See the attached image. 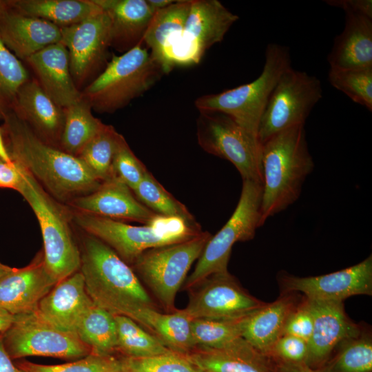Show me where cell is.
I'll list each match as a JSON object with an SVG mask.
<instances>
[{"instance_id":"6da1fadb","label":"cell","mask_w":372,"mask_h":372,"mask_svg":"<svg viewBox=\"0 0 372 372\" xmlns=\"http://www.w3.org/2000/svg\"><path fill=\"white\" fill-rule=\"evenodd\" d=\"M2 118L3 136L12 161L54 199L70 202L94 192L102 183L79 157L42 141L14 112Z\"/></svg>"},{"instance_id":"7a4b0ae2","label":"cell","mask_w":372,"mask_h":372,"mask_svg":"<svg viewBox=\"0 0 372 372\" xmlns=\"http://www.w3.org/2000/svg\"><path fill=\"white\" fill-rule=\"evenodd\" d=\"M81 259L87 293L96 306L132 320L143 309H158L134 269L101 240L87 234Z\"/></svg>"},{"instance_id":"3957f363","label":"cell","mask_w":372,"mask_h":372,"mask_svg":"<svg viewBox=\"0 0 372 372\" xmlns=\"http://www.w3.org/2000/svg\"><path fill=\"white\" fill-rule=\"evenodd\" d=\"M261 166L260 226L298 199L314 168L304 125L284 130L262 143Z\"/></svg>"},{"instance_id":"277c9868","label":"cell","mask_w":372,"mask_h":372,"mask_svg":"<svg viewBox=\"0 0 372 372\" xmlns=\"http://www.w3.org/2000/svg\"><path fill=\"white\" fill-rule=\"evenodd\" d=\"M72 218L87 234L111 247L127 264H132L148 249L183 242L203 231L196 221L158 214L151 223L141 226L81 212L74 214Z\"/></svg>"},{"instance_id":"5b68a950","label":"cell","mask_w":372,"mask_h":372,"mask_svg":"<svg viewBox=\"0 0 372 372\" xmlns=\"http://www.w3.org/2000/svg\"><path fill=\"white\" fill-rule=\"evenodd\" d=\"M143 43L112 54L102 72L81 92L99 113H113L149 90L165 74Z\"/></svg>"},{"instance_id":"8992f818","label":"cell","mask_w":372,"mask_h":372,"mask_svg":"<svg viewBox=\"0 0 372 372\" xmlns=\"http://www.w3.org/2000/svg\"><path fill=\"white\" fill-rule=\"evenodd\" d=\"M291 63L287 47L269 43L258 77L218 94L201 96L195 101V105L200 112H217L227 115L258 140V126L269 96L282 74L291 67Z\"/></svg>"},{"instance_id":"52a82bcc","label":"cell","mask_w":372,"mask_h":372,"mask_svg":"<svg viewBox=\"0 0 372 372\" xmlns=\"http://www.w3.org/2000/svg\"><path fill=\"white\" fill-rule=\"evenodd\" d=\"M23 170V180L17 192L37 218L45 266L57 282L80 270L81 250L74 241L68 212L30 173Z\"/></svg>"},{"instance_id":"ba28073f","label":"cell","mask_w":372,"mask_h":372,"mask_svg":"<svg viewBox=\"0 0 372 372\" xmlns=\"http://www.w3.org/2000/svg\"><path fill=\"white\" fill-rule=\"evenodd\" d=\"M262 194V184L242 180L240 199L234 213L207 242L194 271L183 285L184 289L189 290L211 274L227 271L233 245L253 239L256 229L260 227Z\"/></svg>"},{"instance_id":"9c48e42d","label":"cell","mask_w":372,"mask_h":372,"mask_svg":"<svg viewBox=\"0 0 372 372\" xmlns=\"http://www.w3.org/2000/svg\"><path fill=\"white\" fill-rule=\"evenodd\" d=\"M211 236L202 231L189 240L148 249L132 263L135 273L168 313L176 310V294Z\"/></svg>"},{"instance_id":"30bf717a","label":"cell","mask_w":372,"mask_h":372,"mask_svg":"<svg viewBox=\"0 0 372 372\" xmlns=\"http://www.w3.org/2000/svg\"><path fill=\"white\" fill-rule=\"evenodd\" d=\"M197 140L206 152L231 162L242 180L262 185L261 143L227 115L200 112Z\"/></svg>"},{"instance_id":"8fae6325","label":"cell","mask_w":372,"mask_h":372,"mask_svg":"<svg viewBox=\"0 0 372 372\" xmlns=\"http://www.w3.org/2000/svg\"><path fill=\"white\" fill-rule=\"evenodd\" d=\"M322 96L320 80L291 67L279 78L272 90L258 126L262 144L284 130L304 125L312 109Z\"/></svg>"},{"instance_id":"7c38bea8","label":"cell","mask_w":372,"mask_h":372,"mask_svg":"<svg viewBox=\"0 0 372 372\" xmlns=\"http://www.w3.org/2000/svg\"><path fill=\"white\" fill-rule=\"evenodd\" d=\"M3 342L12 360L36 355L74 360L92 353L76 333L54 326L35 311L14 316L3 333Z\"/></svg>"},{"instance_id":"4fadbf2b","label":"cell","mask_w":372,"mask_h":372,"mask_svg":"<svg viewBox=\"0 0 372 372\" xmlns=\"http://www.w3.org/2000/svg\"><path fill=\"white\" fill-rule=\"evenodd\" d=\"M238 19L219 1L192 0L182 34L172 48L173 68L198 64Z\"/></svg>"},{"instance_id":"5bb4252c","label":"cell","mask_w":372,"mask_h":372,"mask_svg":"<svg viewBox=\"0 0 372 372\" xmlns=\"http://www.w3.org/2000/svg\"><path fill=\"white\" fill-rule=\"evenodd\" d=\"M60 28L61 43L68 50L71 75L79 90L89 79H95L107 63L110 19L102 10L79 23Z\"/></svg>"},{"instance_id":"9a60e30c","label":"cell","mask_w":372,"mask_h":372,"mask_svg":"<svg viewBox=\"0 0 372 372\" xmlns=\"http://www.w3.org/2000/svg\"><path fill=\"white\" fill-rule=\"evenodd\" d=\"M189 290L183 311L192 320L242 318L265 304L245 291L228 271L211 274Z\"/></svg>"},{"instance_id":"2e32d148","label":"cell","mask_w":372,"mask_h":372,"mask_svg":"<svg viewBox=\"0 0 372 372\" xmlns=\"http://www.w3.org/2000/svg\"><path fill=\"white\" fill-rule=\"evenodd\" d=\"M286 292L300 291L307 299L340 301L355 295L372 294V257L348 268L328 274L297 277L283 275Z\"/></svg>"},{"instance_id":"e0dca14e","label":"cell","mask_w":372,"mask_h":372,"mask_svg":"<svg viewBox=\"0 0 372 372\" xmlns=\"http://www.w3.org/2000/svg\"><path fill=\"white\" fill-rule=\"evenodd\" d=\"M313 316L305 364L318 369L343 341L358 336L359 328L347 316L342 302L307 299Z\"/></svg>"},{"instance_id":"ac0fdd59","label":"cell","mask_w":372,"mask_h":372,"mask_svg":"<svg viewBox=\"0 0 372 372\" xmlns=\"http://www.w3.org/2000/svg\"><path fill=\"white\" fill-rule=\"evenodd\" d=\"M56 283L39 254L28 265L0 275V309L12 316L34 312Z\"/></svg>"},{"instance_id":"d6986e66","label":"cell","mask_w":372,"mask_h":372,"mask_svg":"<svg viewBox=\"0 0 372 372\" xmlns=\"http://www.w3.org/2000/svg\"><path fill=\"white\" fill-rule=\"evenodd\" d=\"M70 203L78 212L118 221L147 225L158 215L141 203L126 185L114 177L103 182L94 192L77 197Z\"/></svg>"},{"instance_id":"ffe728a7","label":"cell","mask_w":372,"mask_h":372,"mask_svg":"<svg viewBox=\"0 0 372 372\" xmlns=\"http://www.w3.org/2000/svg\"><path fill=\"white\" fill-rule=\"evenodd\" d=\"M93 304L79 270L57 282L34 311L54 326L76 333L79 322Z\"/></svg>"},{"instance_id":"44dd1931","label":"cell","mask_w":372,"mask_h":372,"mask_svg":"<svg viewBox=\"0 0 372 372\" xmlns=\"http://www.w3.org/2000/svg\"><path fill=\"white\" fill-rule=\"evenodd\" d=\"M44 142L60 145L64 123V110L30 79L19 90L12 110Z\"/></svg>"},{"instance_id":"7402d4cb","label":"cell","mask_w":372,"mask_h":372,"mask_svg":"<svg viewBox=\"0 0 372 372\" xmlns=\"http://www.w3.org/2000/svg\"><path fill=\"white\" fill-rule=\"evenodd\" d=\"M25 61L41 88L59 106L65 108L81 99L71 75L68 50L62 43L48 45Z\"/></svg>"},{"instance_id":"603a6c76","label":"cell","mask_w":372,"mask_h":372,"mask_svg":"<svg viewBox=\"0 0 372 372\" xmlns=\"http://www.w3.org/2000/svg\"><path fill=\"white\" fill-rule=\"evenodd\" d=\"M0 39L19 59L25 60L61 42V32L49 21L21 14L10 7L0 17Z\"/></svg>"},{"instance_id":"cb8c5ba5","label":"cell","mask_w":372,"mask_h":372,"mask_svg":"<svg viewBox=\"0 0 372 372\" xmlns=\"http://www.w3.org/2000/svg\"><path fill=\"white\" fill-rule=\"evenodd\" d=\"M186 356L204 372H274L271 360L242 337L220 348L195 347Z\"/></svg>"},{"instance_id":"d4e9b609","label":"cell","mask_w":372,"mask_h":372,"mask_svg":"<svg viewBox=\"0 0 372 372\" xmlns=\"http://www.w3.org/2000/svg\"><path fill=\"white\" fill-rule=\"evenodd\" d=\"M110 21V47L124 53L143 43L154 13L147 0H94Z\"/></svg>"},{"instance_id":"484cf974","label":"cell","mask_w":372,"mask_h":372,"mask_svg":"<svg viewBox=\"0 0 372 372\" xmlns=\"http://www.w3.org/2000/svg\"><path fill=\"white\" fill-rule=\"evenodd\" d=\"M327 60L330 69L372 68V18L345 13L344 30L335 37Z\"/></svg>"},{"instance_id":"4316f807","label":"cell","mask_w":372,"mask_h":372,"mask_svg":"<svg viewBox=\"0 0 372 372\" xmlns=\"http://www.w3.org/2000/svg\"><path fill=\"white\" fill-rule=\"evenodd\" d=\"M191 4L192 0L176 1L158 10L145 34L143 43L165 74L174 68L170 58L172 48L182 34Z\"/></svg>"},{"instance_id":"83f0119b","label":"cell","mask_w":372,"mask_h":372,"mask_svg":"<svg viewBox=\"0 0 372 372\" xmlns=\"http://www.w3.org/2000/svg\"><path fill=\"white\" fill-rule=\"evenodd\" d=\"M295 307L291 296H284L245 318L242 337L254 349L268 358L271 347L282 335L284 326Z\"/></svg>"},{"instance_id":"f1b7e54d","label":"cell","mask_w":372,"mask_h":372,"mask_svg":"<svg viewBox=\"0 0 372 372\" xmlns=\"http://www.w3.org/2000/svg\"><path fill=\"white\" fill-rule=\"evenodd\" d=\"M133 320L151 330L157 338L172 351L189 354L194 348L192 319L183 309L163 313L154 309L140 311Z\"/></svg>"},{"instance_id":"f546056e","label":"cell","mask_w":372,"mask_h":372,"mask_svg":"<svg viewBox=\"0 0 372 372\" xmlns=\"http://www.w3.org/2000/svg\"><path fill=\"white\" fill-rule=\"evenodd\" d=\"M15 11L49 21L59 28L79 23L101 12L94 0H9Z\"/></svg>"},{"instance_id":"4dcf8cb0","label":"cell","mask_w":372,"mask_h":372,"mask_svg":"<svg viewBox=\"0 0 372 372\" xmlns=\"http://www.w3.org/2000/svg\"><path fill=\"white\" fill-rule=\"evenodd\" d=\"M63 110L60 145L63 151L78 156L105 124L92 114L90 105L82 98Z\"/></svg>"},{"instance_id":"1f68e13d","label":"cell","mask_w":372,"mask_h":372,"mask_svg":"<svg viewBox=\"0 0 372 372\" xmlns=\"http://www.w3.org/2000/svg\"><path fill=\"white\" fill-rule=\"evenodd\" d=\"M76 333L93 354L116 353L117 331L114 316L94 303L81 319Z\"/></svg>"},{"instance_id":"d6a6232c","label":"cell","mask_w":372,"mask_h":372,"mask_svg":"<svg viewBox=\"0 0 372 372\" xmlns=\"http://www.w3.org/2000/svg\"><path fill=\"white\" fill-rule=\"evenodd\" d=\"M114 316L117 331L116 353L120 356L145 358L173 352L130 318Z\"/></svg>"},{"instance_id":"836d02e7","label":"cell","mask_w":372,"mask_h":372,"mask_svg":"<svg viewBox=\"0 0 372 372\" xmlns=\"http://www.w3.org/2000/svg\"><path fill=\"white\" fill-rule=\"evenodd\" d=\"M121 136L112 125L105 124L78 156L101 183L112 178L114 157Z\"/></svg>"},{"instance_id":"e575fe53","label":"cell","mask_w":372,"mask_h":372,"mask_svg":"<svg viewBox=\"0 0 372 372\" xmlns=\"http://www.w3.org/2000/svg\"><path fill=\"white\" fill-rule=\"evenodd\" d=\"M246 316L234 319H192L191 329L195 347L220 348L242 337Z\"/></svg>"},{"instance_id":"d590c367","label":"cell","mask_w":372,"mask_h":372,"mask_svg":"<svg viewBox=\"0 0 372 372\" xmlns=\"http://www.w3.org/2000/svg\"><path fill=\"white\" fill-rule=\"evenodd\" d=\"M133 193L141 203L156 214L196 221L187 207L167 192L149 171Z\"/></svg>"},{"instance_id":"8d00e7d4","label":"cell","mask_w":372,"mask_h":372,"mask_svg":"<svg viewBox=\"0 0 372 372\" xmlns=\"http://www.w3.org/2000/svg\"><path fill=\"white\" fill-rule=\"evenodd\" d=\"M338 353L329 358L318 372H371L372 342L369 336L352 338L341 342Z\"/></svg>"},{"instance_id":"74e56055","label":"cell","mask_w":372,"mask_h":372,"mask_svg":"<svg viewBox=\"0 0 372 372\" xmlns=\"http://www.w3.org/2000/svg\"><path fill=\"white\" fill-rule=\"evenodd\" d=\"M29 79L21 60L0 39V117L12 111L19 90Z\"/></svg>"},{"instance_id":"f35d334b","label":"cell","mask_w":372,"mask_h":372,"mask_svg":"<svg viewBox=\"0 0 372 372\" xmlns=\"http://www.w3.org/2000/svg\"><path fill=\"white\" fill-rule=\"evenodd\" d=\"M329 81L353 102L372 111V68L334 70L329 69Z\"/></svg>"},{"instance_id":"ab89813d","label":"cell","mask_w":372,"mask_h":372,"mask_svg":"<svg viewBox=\"0 0 372 372\" xmlns=\"http://www.w3.org/2000/svg\"><path fill=\"white\" fill-rule=\"evenodd\" d=\"M25 372H122L121 357L91 353L72 362L56 365H44L21 360L15 363Z\"/></svg>"},{"instance_id":"60d3db41","label":"cell","mask_w":372,"mask_h":372,"mask_svg":"<svg viewBox=\"0 0 372 372\" xmlns=\"http://www.w3.org/2000/svg\"><path fill=\"white\" fill-rule=\"evenodd\" d=\"M120 357L122 372H204L185 355L175 352L145 358Z\"/></svg>"},{"instance_id":"b9f144b4","label":"cell","mask_w":372,"mask_h":372,"mask_svg":"<svg viewBox=\"0 0 372 372\" xmlns=\"http://www.w3.org/2000/svg\"><path fill=\"white\" fill-rule=\"evenodd\" d=\"M147 171L121 136L114 157L112 177L123 183L133 192Z\"/></svg>"},{"instance_id":"7bdbcfd3","label":"cell","mask_w":372,"mask_h":372,"mask_svg":"<svg viewBox=\"0 0 372 372\" xmlns=\"http://www.w3.org/2000/svg\"><path fill=\"white\" fill-rule=\"evenodd\" d=\"M307 352V342L293 335H282L271 347L268 358L275 363H305Z\"/></svg>"},{"instance_id":"ee69618b","label":"cell","mask_w":372,"mask_h":372,"mask_svg":"<svg viewBox=\"0 0 372 372\" xmlns=\"http://www.w3.org/2000/svg\"><path fill=\"white\" fill-rule=\"evenodd\" d=\"M313 316L305 300L295 307L285 322L282 335H290L309 341L313 330Z\"/></svg>"},{"instance_id":"f6af8a7d","label":"cell","mask_w":372,"mask_h":372,"mask_svg":"<svg viewBox=\"0 0 372 372\" xmlns=\"http://www.w3.org/2000/svg\"><path fill=\"white\" fill-rule=\"evenodd\" d=\"M23 178V168L14 161L0 160V187L19 190Z\"/></svg>"},{"instance_id":"bcb514c9","label":"cell","mask_w":372,"mask_h":372,"mask_svg":"<svg viewBox=\"0 0 372 372\" xmlns=\"http://www.w3.org/2000/svg\"><path fill=\"white\" fill-rule=\"evenodd\" d=\"M325 3L342 9L345 13L360 14L372 18L371 0H326Z\"/></svg>"},{"instance_id":"7dc6e473","label":"cell","mask_w":372,"mask_h":372,"mask_svg":"<svg viewBox=\"0 0 372 372\" xmlns=\"http://www.w3.org/2000/svg\"><path fill=\"white\" fill-rule=\"evenodd\" d=\"M12 360L5 349L3 333H0V372H25L19 369Z\"/></svg>"},{"instance_id":"c3c4849f","label":"cell","mask_w":372,"mask_h":372,"mask_svg":"<svg viewBox=\"0 0 372 372\" xmlns=\"http://www.w3.org/2000/svg\"><path fill=\"white\" fill-rule=\"evenodd\" d=\"M274 372H318L305 363H275Z\"/></svg>"},{"instance_id":"681fc988","label":"cell","mask_w":372,"mask_h":372,"mask_svg":"<svg viewBox=\"0 0 372 372\" xmlns=\"http://www.w3.org/2000/svg\"><path fill=\"white\" fill-rule=\"evenodd\" d=\"M14 316L0 309V333H4L12 324Z\"/></svg>"},{"instance_id":"f907efd6","label":"cell","mask_w":372,"mask_h":372,"mask_svg":"<svg viewBox=\"0 0 372 372\" xmlns=\"http://www.w3.org/2000/svg\"><path fill=\"white\" fill-rule=\"evenodd\" d=\"M175 1L174 0H147L148 6L154 14Z\"/></svg>"},{"instance_id":"816d5d0a","label":"cell","mask_w":372,"mask_h":372,"mask_svg":"<svg viewBox=\"0 0 372 372\" xmlns=\"http://www.w3.org/2000/svg\"><path fill=\"white\" fill-rule=\"evenodd\" d=\"M0 159L6 162H12V159L8 152L3 138L2 128L0 127Z\"/></svg>"},{"instance_id":"f5cc1de1","label":"cell","mask_w":372,"mask_h":372,"mask_svg":"<svg viewBox=\"0 0 372 372\" xmlns=\"http://www.w3.org/2000/svg\"><path fill=\"white\" fill-rule=\"evenodd\" d=\"M10 8L9 0H0V17Z\"/></svg>"},{"instance_id":"db71d44e","label":"cell","mask_w":372,"mask_h":372,"mask_svg":"<svg viewBox=\"0 0 372 372\" xmlns=\"http://www.w3.org/2000/svg\"><path fill=\"white\" fill-rule=\"evenodd\" d=\"M11 269L10 267L7 266L1 262H0V275L8 271Z\"/></svg>"},{"instance_id":"11a10c76","label":"cell","mask_w":372,"mask_h":372,"mask_svg":"<svg viewBox=\"0 0 372 372\" xmlns=\"http://www.w3.org/2000/svg\"><path fill=\"white\" fill-rule=\"evenodd\" d=\"M1 160V159H0Z\"/></svg>"}]
</instances>
